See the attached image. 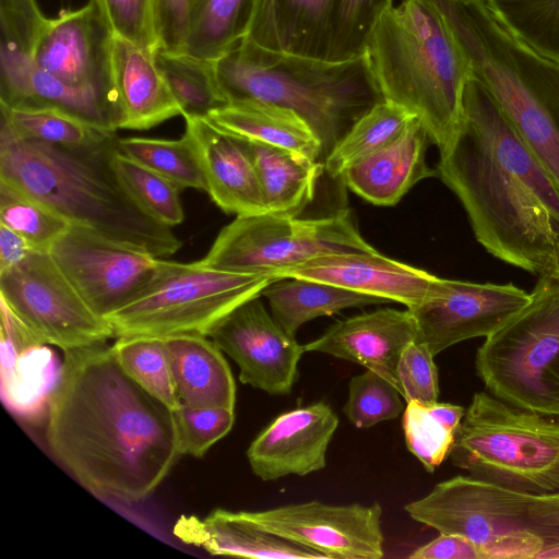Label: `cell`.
I'll list each match as a JSON object with an SVG mask.
<instances>
[{
	"label": "cell",
	"instance_id": "39",
	"mask_svg": "<svg viewBox=\"0 0 559 559\" xmlns=\"http://www.w3.org/2000/svg\"><path fill=\"white\" fill-rule=\"evenodd\" d=\"M403 400L396 385L366 369L350 379L343 413L356 428L369 429L382 421L395 419L403 413Z\"/></svg>",
	"mask_w": 559,
	"mask_h": 559
},
{
	"label": "cell",
	"instance_id": "50",
	"mask_svg": "<svg viewBox=\"0 0 559 559\" xmlns=\"http://www.w3.org/2000/svg\"><path fill=\"white\" fill-rule=\"evenodd\" d=\"M551 502L555 504L557 511L559 512V492L548 495Z\"/></svg>",
	"mask_w": 559,
	"mask_h": 559
},
{
	"label": "cell",
	"instance_id": "6",
	"mask_svg": "<svg viewBox=\"0 0 559 559\" xmlns=\"http://www.w3.org/2000/svg\"><path fill=\"white\" fill-rule=\"evenodd\" d=\"M404 510L439 533L467 537L485 559L539 558L559 547V512L548 495L513 490L472 475L438 483Z\"/></svg>",
	"mask_w": 559,
	"mask_h": 559
},
{
	"label": "cell",
	"instance_id": "15",
	"mask_svg": "<svg viewBox=\"0 0 559 559\" xmlns=\"http://www.w3.org/2000/svg\"><path fill=\"white\" fill-rule=\"evenodd\" d=\"M209 337L239 367V380L270 395H288L305 353L270 314L260 296L227 314Z\"/></svg>",
	"mask_w": 559,
	"mask_h": 559
},
{
	"label": "cell",
	"instance_id": "40",
	"mask_svg": "<svg viewBox=\"0 0 559 559\" xmlns=\"http://www.w3.org/2000/svg\"><path fill=\"white\" fill-rule=\"evenodd\" d=\"M402 425L408 451L433 473L450 455L456 430L444 424L430 404L416 401L406 403Z\"/></svg>",
	"mask_w": 559,
	"mask_h": 559
},
{
	"label": "cell",
	"instance_id": "4",
	"mask_svg": "<svg viewBox=\"0 0 559 559\" xmlns=\"http://www.w3.org/2000/svg\"><path fill=\"white\" fill-rule=\"evenodd\" d=\"M361 53L381 99L416 117L442 150L459 123L471 70L437 7L430 0L390 2Z\"/></svg>",
	"mask_w": 559,
	"mask_h": 559
},
{
	"label": "cell",
	"instance_id": "41",
	"mask_svg": "<svg viewBox=\"0 0 559 559\" xmlns=\"http://www.w3.org/2000/svg\"><path fill=\"white\" fill-rule=\"evenodd\" d=\"M181 454L203 456L233 428L235 413L228 407H191L179 405L173 411Z\"/></svg>",
	"mask_w": 559,
	"mask_h": 559
},
{
	"label": "cell",
	"instance_id": "19",
	"mask_svg": "<svg viewBox=\"0 0 559 559\" xmlns=\"http://www.w3.org/2000/svg\"><path fill=\"white\" fill-rule=\"evenodd\" d=\"M185 135L198 157L206 192L225 213L251 216L267 212L252 159L241 141L205 116L183 115Z\"/></svg>",
	"mask_w": 559,
	"mask_h": 559
},
{
	"label": "cell",
	"instance_id": "1",
	"mask_svg": "<svg viewBox=\"0 0 559 559\" xmlns=\"http://www.w3.org/2000/svg\"><path fill=\"white\" fill-rule=\"evenodd\" d=\"M46 438L82 486L123 502L148 497L182 455L173 409L129 377L106 343L63 352Z\"/></svg>",
	"mask_w": 559,
	"mask_h": 559
},
{
	"label": "cell",
	"instance_id": "12",
	"mask_svg": "<svg viewBox=\"0 0 559 559\" xmlns=\"http://www.w3.org/2000/svg\"><path fill=\"white\" fill-rule=\"evenodd\" d=\"M49 253L86 305L105 319L131 301L159 264L157 257L74 225Z\"/></svg>",
	"mask_w": 559,
	"mask_h": 559
},
{
	"label": "cell",
	"instance_id": "8",
	"mask_svg": "<svg viewBox=\"0 0 559 559\" xmlns=\"http://www.w3.org/2000/svg\"><path fill=\"white\" fill-rule=\"evenodd\" d=\"M280 278L265 273L218 270L200 261L179 263L159 259L143 289L109 314L115 337L180 334L209 336L212 330L245 301L261 296Z\"/></svg>",
	"mask_w": 559,
	"mask_h": 559
},
{
	"label": "cell",
	"instance_id": "13",
	"mask_svg": "<svg viewBox=\"0 0 559 559\" xmlns=\"http://www.w3.org/2000/svg\"><path fill=\"white\" fill-rule=\"evenodd\" d=\"M243 513L264 530L329 559H380L384 556L382 507L378 502L329 504L312 500Z\"/></svg>",
	"mask_w": 559,
	"mask_h": 559
},
{
	"label": "cell",
	"instance_id": "33",
	"mask_svg": "<svg viewBox=\"0 0 559 559\" xmlns=\"http://www.w3.org/2000/svg\"><path fill=\"white\" fill-rule=\"evenodd\" d=\"M111 350L126 373L146 392L173 411L179 407L164 337L121 336Z\"/></svg>",
	"mask_w": 559,
	"mask_h": 559
},
{
	"label": "cell",
	"instance_id": "34",
	"mask_svg": "<svg viewBox=\"0 0 559 559\" xmlns=\"http://www.w3.org/2000/svg\"><path fill=\"white\" fill-rule=\"evenodd\" d=\"M117 144L122 154L167 178L180 189L206 190L198 157L186 135L179 140L118 138Z\"/></svg>",
	"mask_w": 559,
	"mask_h": 559
},
{
	"label": "cell",
	"instance_id": "5",
	"mask_svg": "<svg viewBox=\"0 0 559 559\" xmlns=\"http://www.w3.org/2000/svg\"><path fill=\"white\" fill-rule=\"evenodd\" d=\"M214 68L227 102L272 103L304 118L321 142L323 163L352 124L382 100L361 52L335 59L242 39Z\"/></svg>",
	"mask_w": 559,
	"mask_h": 559
},
{
	"label": "cell",
	"instance_id": "14",
	"mask_svg": "<svg viewBox=\"0 0 559 559\" xmlns=\"http://www.w3.org/2000/svg\"><path fill=\"white\" fill-rule=\"evenodd\" d=\"M112 39L98 0H90L82 8L48 17L29 58L38 69L63 83L97 93L119 114L111 70Z\"/></svg>",
	"mask_w": 559,
	"mask_h": 559
},
{
	"label": "cell",
	"instance_id": "25",
	"mask_svg": "<svg viewBox=\"0 0 559 559\" xmlns=\"http://www.w3.org/2000/svg\"><path fill=\"white\" fill-rule=\"evenodd\" d=\"M164 338L180 405L235 409L233 372L214 341L197 334Z\"/></svg>",
	"mask_w": 559,
	"mask_h": 559
},
{
	"label": "cell",
	"instance_id": "10",
	"mask_svg": "<svg viewBox=\"0 0 559 559\" xmlns=\"http://www.w3.org/2000/svg\"><path fill=\"white\" fill-rule=\"evenodd\" d=\"M376 251L345 210L320 218L266 212L237 216L219 231L200 262L218 270L283 278L286 270L318 257Z\"/></svg>",
	"mask_w": 559,
	"mask_h": 559
},
{
	"label": "cell",
	"instance_id": "22",
	"mask_svg": "<svg viewBox=\"0 0 559 559\" xmlns=\"http://www.w3.org/2000/svg\"><path fill=\"white\" fill-rule=\"evenodd\" d=\"M156 50L114 35L111 70L119 106V129L147 130L181 109L156 63Z\"/></svg>",
	"mask_w": 559,
	"mask_h": 559
},
{
	"label": "cell",
	"instance_id": "31",
	"mask_svg": "<svg viewBox=\"0 0 559 559\" xmlns=\"http://www.w3.org/2000/svg\"><path fill=\"white\" fill-rule=\"evenodd\" d=\"M0 133L19 140L80 147L115 133L97 129L57 109L14 108L0 104Z\"/></svg>",
	"mask_w": 559,
	"mask_h": 559
},
{
	"label": "cell",
	"instance_id": "7",
	"mask_svg": "<svg viewBox=\"0 0 559 559\" xmlns=\"http://www.w3.org/2000/svg\"><path fill=\"white\" fill-rule=\"evenodd\" d=\"M449 456L472 476L513 490L559 492V418L477 392Z\"/></svg>",
	"mask_w": 559,
	"mask_h": 559
},
{
	"label": "cell",
	"instance_id": "29",
	"mask_svg": "<svg viewBox=\"0 0 559 559\" xmlns=\"http://www.w3.org/2000/svg\"><path fill=\"white\" fill-rule=\"evenodd\" d=\"M252 0H194L187 37L178 53L215 62L246 36Z\"/></svg>",
	"mask_w": 559,
	"mask_h": 559
},
{
	"label": "cell",
	"instance_id": "38",
	"mask_svg": "<svg viewBox=\"0 0 559 559\" xmlns=\"http://www.w3.org/2000/svg\"><path fill=\"white\" fill-rule=\"evenodd\" d=\"M0 224L21 235L36 251L49 252L70 224L29 195L0 181Z\"/></svg>",
	"mask_w": 559,
	"mask_h": 559
},
{
	"label": "cell",
	"instance_id": "45",
	"mask_svg": "<svg viewBox=\"0 0 559 559\" xmlns=\"http://www.w3.org/2000/svg\"><path fill=\"white\" fill-rule=\"evenodd\" d=\"M47 20L36 0H0L1 38L28 56Z\"/></svg>",
	"mask_w": 559,
	"mask_h": 559
},
{
	"label": "cell",
	"instance_id": "23",
	"mask_svg": "<svg viewBox=\"0 0 559 559\" xmlns=\"http://www.w3.org/2000/svg\"><path fill=\"white\" fill-rule=\"evenodd\" d=\"M429 142L424 124L414 118L395 141L347 168L341 179L372 204L394 205L418 181L437 176L426 164Z\"/></svg>",
	"mask_w": 559,
	"mask_h": 559
},
{
	"label": "cell",
	"instance_id": "17",
	"mask_svg": "<svg viewBox=\"0 0 559 559\" xmlns=\"http://www.w3.org/2000/svg\"><path fill=\"white\" fill-rule=\"evenodd\" d=\"M338 424V416L323 401L278 415L247 450L252 473L263 481H273L322 471Z\"/></svg>",
	"mask_w": 559,
	"mask_h": 559
},
{
	"label": "cell",
	"instance_id": "35",
	"mask_svg": "<svg viewBox=\"0 0 559 559\" xmlns=\"http://www.w3.org/2000/svg\"><path fill=\"white\" fill-rule=\"evenodd\" d=\"M487 1L518 38L559 64V0Z\"/></svg>",
	"mask_w": 559,
	"mask_h": 559
},
{
	"label": "cell",
	"instance_id": "26",
	"mask_svg": "<svg viewBox=\"0 0 559 559\" xmlns=\"http://www.w3.org/2000/svg\"><path fill=\"white\" fill-rule=\"evenodd\" d=\"M206 117L237 139L281 147L323 163L319 138L292 109L255 99H240L228 102Z\"/></svg>",
	"mask_w": 559,
	"mask_h": 559
},
{
	"label": "cell",
	"instance_id": "24",
	"mask_svg": "<svg viewBox=\"0 0 559 559\" xmlns=\"http://www.w3.org/2000/svg\"><path fill=\"white\" fill-rule=\"evenodd\" d=\"M174 535L211 555L260 559H323L322 554L271 533L249 520L243 511L215 509L204 518L181 515Z\"/></svg>",
	"mask_w": 559,
	"mask_h": 559
},
{
	"label": "cell",
	"instance_id": "43",
	"mask_svg": "<svg viewBox=\"0 0 559 559\" xmlns=\"http://www.w3.org/2000/svg\"><path fill=\"white\" fill-rule=\"evenodd\" d=\"M427 344L413 341L403 349L396 368L397 388L406 403L438 402L439 374Z\"/></svg>",
	"mask_w": 559,
	"mask_h": 559
},
{
	"label": "cell",
	"instance_id": "3",
	"mask_svg": "<svg viewBox=\"0 0 559 559\" xmlns=\"http://www.w3.org/2000/svg\"><path fill=\"white\" fill-rule=\"evenodd\" d=\"M117 142L116 132L80 147L0 133V181L43 203L70 225L157 258L171 255L181 241L171 227L134 201L114 170Z\"/></svg>",
	"mask_w": 559,
	"mask_h": 559
},
{
	"label": "cell",
	"instance_id": "9",
	"mask_svg": "<svg viewBox=\"0 0 559 559\" xmlns=\"http://www.w3.org/2000/svg\"><path fill=\"white\" fill-rule=\"evenodd\" d=\"M528 302L487 336L475 356L490 394L559 418V280L538 277Z\"/></svg>",
	"mask_w": 559,
	"mask_h": 559
},
{
	"label": "cell",
	"instance_id": "32",
	"mask_svg": "<svg viewBox=\"0 0 559 559\" xmlns=\"http://www.w3.org/2000/svg\"><path fill=\"white\" fill-rule=\"evenodd\" d=\"M155 58L181 116L206 117L228 103L219 88L214 62L160 49L156 50Z\"/></svg>",
	"mask_w": 559,
	"mask_h": 559
},
{
	"label": "cell",
	"instance_id": "18",
	"mask_svg": "<svg viewBox=\"0 0 559 559\" xmlns=\"http://www.w3.org/2000/svg\"><path fill=\"white\" fill-rule=\"evenodd\" d=\"M283 278H306L400 302L414 309L435 296L442 278L382 255L337 253L314 258L283 272Z\"/></svg>",
	"mask_w": 559,
	"mask_h": 559
},
{
	"label": "cell",
	"instance_id": "49",
	"mask_svg": "<svg viewBox=\"0 0 559 559\" xmlns=\"http://www.w3.org/2000/svg\"><path fill=\"white\" fill-rule=\"evenodd\" d=\"M34 249L17 233L0 224V272L24 261Z\"/></svg>",
	"mask_w": 559,
	"mask_h": 559
},
{
	"label": "cell",
	"instance_id": "20",
	"mask_svg": "<svg viewBox=\"0 0 559 559\" xmlns=\"http://www.w3.org/2000/svg\"><path fill=\"white\" fill-rule=\"evenodd\" d=\"M0 104L57 109L104 131L119 129L118 110L107 99L38 69L28 55L4 38L0 40Z\"/></svg>",
	"mask_w": 559,
	"mask_h": 559
},
{
	"label": "cell",
	"instance_id": "11",
	"mask_svg": "<svg viewBox=\"0 0 559 559\" xmlns=\"http://www.w3.org/2000/svg\"><path fill=\"white\" fill-rule=\"evenodd\" d=\"M0 299L39 342L63 352L115 337L109 321L86 305L49 252L33 250L0 272Z\"/></svg>",
	"mask_w": 559,
	"mask_h": 559
},
{
	"label": "cell",
	"instance_id": "36",
	"mask_svg": "<svg viewBox=\"0 0 559 559\" xmlns=\"http://www.w3.org/2000/svg\"><path fill=\"white\" fill-rule=\"evenodd\" d=\"M111 164L120 182L146 213L168 227L182 223L185 214L178 186L122 154L118 146Z\"/></svg>",
	"mask_w": 559,
	"mask_h": 559
},
{
	"label": "cell",
	"instance_id": "27",
	"mask_svg": "<svg viewBox=\"0 0 559 559\" xmlns=\"http://www.w3.org/2000/svg\"><path fill=\"white\" fill-rule=\"evenodd\" d=\"M240 141L254 165L267 212L298 216L313 200L324 164L281 147Z\"/></svg>",
	"mask_w": 559,
	"mask_h": 559
},
{
	"label": "cell",
	"instance_id": "42",
	"mask_svg": "<svg viewBox=\"0 0 559 559\" xmlns=\"http://www.w3.org/2000/svg\"><path fill=\"white\" fill-rule=\"evenodd\" d=\"M392 1L336 0L325 57L338 59L360 53L374 19Z\"/></svg>",
	"mask_w": 559,
	"mask_h": 559
},
{
	"label": "cell",
	"instance_id": "21",
	"mask_svg": "<svg viewBox=\"0 0 559 559\" xmlns=\"http://www.w3.org/2000/svg\"><path fill=\"white\" fill-rule=\"evenodd\" d=\"M417 332L409 309L385 308L335 322L304 349L359 364L397 386L400 356L407 344L416 341Z\"/></svg>",
	"mask_w": 559,
	"mask_h": 559
},
{
	"label": "cell",
	"instance_id": "30",
	"mask_svg": "<svg viewBox=\"0 0 559 559\" xmlns=\"http://www.w3.org/2000/svg\"><path fill=\"white\" fill-rule=\"evenodd\" d=\"M416 117L404 108L379 100L364 112L340 139L324 159V170L341 178L354 164L395 141Z\"/></svg>",
	"mask_w": 559,
	"mask_h": 559
},
{
	"label": "cell",
	"instance_id": "48",
	"mask_svg": "<svg viewBox=\"0 0 559 559\" xmlns=\"http://www.w3.org/2000/svg\"><path fill=\"white\" fill-rule=\"evenodd\" d=\"M411 559H485L481 549L460 534L440 533L429 543L414 549Z\"/></svg>",
	"mask_w": 559,
	"mask_h": 559
},
{
	"label": "cell",
	"instance_id": "47",
	"mask_svg": "<svg viewBox=\"0 0 559 559\" xmlns=\"http://www.w3.org/2000/svg\"><path fill=\"white\" fill-rule=\"evenodd\" d=\"M243 39L274 49H284L278 16V0H252L250 20Z\"/></svg>",
	"mask_w": 559,
	"mask_h": 559
},
{
	"label": "cell",
	"instance_id": "44",
	"mask_svg": "<svg viewBox=\"0 0 559 559\" xmlns=\"http://www.w3.org/2000/svg\"><path fill=\"white\" fill-rule=\"evenodd\" d=\"M115 36L158 49L154 0H98Z\"/></svg>",
	"mask_w": 559,
	"mask_h": 559
},
{
	"label": "cell",
	"instance_id": "2",
	"mask_svg": "<svg viewBox=\"0 0 559 559\" xmlns=\"http://www.w3.org/2000/svg\"><path fill=\"white\" fill-rule=\"evenodd\" d=\"M436 170L490 254L559 280V187L473 76Z\"/></svg>",
	"mask_w": 559,
	"mask_h": 559
},
{
	"label": "cell",
	"instance_id": "28",
	"mask_svg": "<svg viewBox=\"0 0 559 559\" xmlns=\"http://www.w3.org/2000/svg\"><path fill=\"white\" fill-rule=\"evenodd\" d=\"M261 296L267 298L272 316L292 336L302 324L318 317L331 316L352 307L390 302L330 283L297 277L271 283Z\"/></svg>",
	"mask_w": 559,
	"mask_h": 559
},
{
	"label": "cell",
	"instance_id": "37",
	"mask_svg": "<svg viewBox=\"0 0 559 559\" xmlns=\"http://www.w3.org/2000/svg\"><path fill=\"white\" fill-rule=\"evenodd\" d=\"M336 0H278L283 48L325 57Z\"/></svg>",
	"mask_w": 559,
	"mask_h": 559
},
{
	"label": "cell",
	"instance_id": "46",
	"mask_svg": "<svg viewBox=\"0 0 559 559\" xmlns=\"http://www.w3.org/2000/svg\"><path fill=\"white\" fill-rule=\"evenodd\" d=\"M194 0H154L158 49L181 51L189 27Z\"/></svg>",
	"mask_w": 559,
	"mask_h": 559
},
{
	"label": "cell",
	"instance_id": "16",
	"mask_svg": "<svg viewBox=\"0 0 559 559\" xmlns=\"http://www.w3.org/2000/svg\"><path fill=\"white\" fill-rule=\"evenodd\" d=\"M530 296L511 283L442 278L435 296L411 309L417 322L416 341L427 344L436 356L460 342L486 338L523 308Z\"/></svg>",
	"mask_w": 559,
	"mask_h": 559
}]
</instances>
